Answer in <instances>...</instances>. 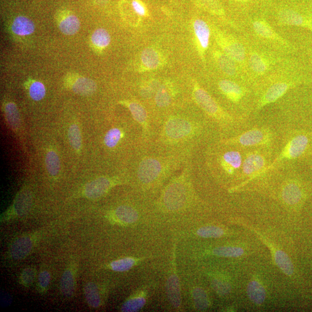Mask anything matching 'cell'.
<instances>
[{"mask_svg":"<svg viewBox=\"0 0 312 312\" xmlns=\"http://www.w3.org/2000/svg\"><path fill=\"white\" fill-rule=\"evenodd\" d=\"M214 131L218 133L207 119L202 120L186 115H169L158 127L150 148L162 152H192Z\"/></svg>","mask_w":312,"mask_h":312,"instance_id":"1","label":"cell"},{"mask_svg":"<svg viewBox=\"0 0 312 312\" xmlns=\"http://www.w3.org/2000/svg\"><path fill=\"white\" fill-rule=\"evenodd\" d=\"M141 150L136 173L139 182L144 185L159 182L180 170L189 161L192 154L162 152L152 148Z\"/></svg>","mask_w":312,"mask_h":312,"instance_id":"2","label":"cell"},{"mask_svg":"<svg viewBox=\"0 0 312 312\" xmlns=\"http://www.w3.org/2000/svg\"><path fill=\"white\" fill-rule=\"evenodd\" d=\"M192 97L218 131L219 139L236 136L247 129L249 118L231 113L197 82L192 85Z\"/></svg>","mask_w":312,"mask_h":312,"instance_id":"3","label":"cell"},{"mask_svg":"<svg viewBox=\"0 0 312 312\" xmlns=\"http://www.w3.org/2000/svg\"><path fill=\"white\" fill-rule=\"evenodd\" d=\"M245 150L222 143L219 140L207 146L205 160L208 170L230 188L239 183Z\"/></svg>","mask_w":312,"mask_h":312,"instance_id":"4","label":"cell"},{"mask_svg":"<svg viewBox=\"0 0 312 312\" xmlns=\"http://www.w3.org/2000/svg\"><path fill=\"white\" fill-rule=\"evenodd\" d=\"M300 82V77L287 69H277L258 80L252 86L253 113H259L265 107L277 102Z\"/></svg>","mask_w":312,"mask_h":312,"instance_id":"5","label":"cell"},{"mask_svg":"<svg viewBox=\"0 0 312 312\" xmlns=\"http://www.w3.org/2000/svg\"><path fill=\"white\" fill-rule=\"evenodd\" d=\"M311 146L310 134L297 131H283L279 148L271 164L256 178L266 173L291 166L293 162L305 156L311 149Z\"/></svg>","mask_w":312,"mask_h":312,"instance_id":"6","label":"cell"},{"mask_svg":"<svg viewBox=\"0 0 312 312\" xmlns=\"http://www.w3.org/2000/svg\"><path fill=\"white\" fill-rule=\"evenodd\" d=\"M282 133L271 126H256L246 129L236 136L219 139V141L243 150L267 148L277 150Z\"/></svg>","mask_w":312,"mask_h":312,"instance_id":"7","label":"cell"},{"mask_svg":"<svg viewBox=\"0 0 312 312\" xmlns=\"http://www.w3.org/2000/svg\"><path fill=\"white\" fill-rule=\"evenodd\" d=\"M244 150L239 183L234 187L241 186L256 178L271 164L276 152V150L267 148Z\"/></svg>","mask_w":312,"mask_h":312,"instance_id":"8","label":"cell"},{"mask_svg":"<svg viewBox=\"0 0 312 312\" xmlns=\"http://www.w3.org/2000/svg\"><path fill=\"white\" fill-rule=\"evenodd\" d=\"M247 71L250 72L247 83L252 86L271 72L273 68L282 63V59L272 53L250 48L247 49Z\"/></svg>","mask_w":312,"mask_h":312,"instance_id":"9","label":"cell"},{"mask_svg":"<svg viewBox=\"0 0 312 312\" xmlns=\"http://www.w3.org/2000/svg\"><path fill=\"white\" fill-rule=\"evenodd\" d=\"M179 176L168 185L163 196L164 205L171 211H178L186 205L187 200L186 183L189 178L191 164L189 161L182 169Z\"/></svg>","mask_w":312,"mask_h":312,"instance_id":"10","label":"cell"},{"mask_svg":"<svg viewBox=\"0 0 312 312\" xmlns=\"http://www.w3.org/2000/svg\"><path fill=\"white\" fill-rule=\"evenodd\" d=\"M215 40L220 49L227 56L236 61L242 70L247 72V48L233 36L215 26H212Z\"/></svg>","mask_w":312,"mask_h":312,"instance_id":"11","label":"cell"},{"mask_svg":"<svg viewBox=\"0 0 312 312\" xmlns=\"http://www.w3.org/2000/svg\"><path fill=\"white\" fill-rule=\"evenodd\" d=\"M252 29L256 36L265 41L277 44L284 49L290 50L291 45L277 33L272 26L263 19H254L252 22Z\"/></svg>","mask_w":312,"mask_h":312,"instance_id":"12","label":"cell"},{"mask_svg":"<svg viewBox=\"0 0 312 312\" xmlns=\"http://www.w3.org/2000/svg\"><path fill=\"white\" fill-rule=\"evenodd\" d=\"M277 24L280 26L299 27L312 31V17L289 8L280 10L277 13Z\"/></svg>","mask_w":312,"mask_h":312,"instance_id":"13","label":"cell"},{"mask_svg":"<svg viewBox=\"0 0 312 312\" xmlns=\"http://www.w3.org/2000/svg\"><path fill=\"white\" fill-rule=\"evenodd\" d=\"M193 29L198 53L203 62H205V53L210 45L211 29L207 23L200 19L194 21Z\"/></svg>","mask_w":312,"mask_h":312,"instance_id":"14","label":"cell"},{"mask_svg":"<svg viewBox=\"0 0 312 312\" xmlns=\"http://www.w3.org/2000/svg\"><path fill=\"white\" fill-rule=\"evenodd\" d=\"M213 55L216 63L223 74L233 79L240 76V67L236 61L227 56L221 50L214 49Z\"/></svg>","mask_w":312,"mask_h":312,"instance_id":"15","label":"cell"},{"mask_svg":"<svg viewBox=\"0 0 312 312\" xmlns=\"http://www.w3.org/2000/svg\"><path fill=\"white\" fill-rule=\"evenodd\" d=\"M256 233L261 238V240H263L264 244L267 245L269 249H270L272 253L273 260H274L277 267L287 276H290L293 274L294 266L287 254L283 252V250L274 247L270 243L268 242L263 237H262L256 231Z\"/></svg>","mask_w":312,"mask_h":312,"instance_id":"16","label":"cell"},{"mask_svg":"<svg viewBox=\"0 0 312 312\" xmlns=\"http://www.w3.org/2000/svg\"><path fill=\"white\" fill-rule=\"evenodd\" d=\"M113 181L108 177H99L88 183L84 189L86 197L91 199L101 197L113 186Z\"/></svg>","mask_w":312,"mask_h":312,"instance_id":"17","label":"cell"},{"mask_svg":"<svg viewBox=\"0 0 312 312\" xmlns=\"http://www.w3.org/2000/svg\"><path fill=\"white\" fill-rule=\"evenodd\" d=\"M175 94V90L171 85L167 83L160 84L154 95L155 106L161 110L168 109L172 105Z\"/></svg>","mask_w":312,"mask_h":312,"instance_id":"18","label":"cell"},{"mask_svg":"<svg viewBox=\"0 0 312 312\" xmlns=\"http://www.w3.org/2000/svg\"><path fill=\"white\" fill-rule=\"evenodd\" d=\"M33 241L28 237L18 239L11 246L10 253L15 260H21L28 256L33 248Z\"/></svg>","mask_w":312,"mask_h":312,"instance_id":"19","label":"cell"},{"mask_svg":"<svg viewBox=\"0 0 312 312\" xmlns=\"http://www.w3.org/2000/svg\"><path fill=\"white\" fill-rule=\"evenodd\" d=\"M166 290L172 305L178 308L181 304L180 287L178 277L175 273L169 277L166 283Z\"/></svg>","mask_w":312,"mask_h":312,"instance_id":"20","label":"cell"},{"mask_svg":"<svg viewBox=\"0 0 312 312\" xmlns=\"http://www.w3.org/2000/svg\"><path fill=\"white\" fill-rule=\"evenodd\" d=\"M247 294L250 300L257 305L265 301L266 291L263 285L257 280H252L248 284Z\"/></svg>","mask_w":312,"mask_h":312,"instance_id":"21","label":"cell"},{"mask_svg":"<svg viewBox=\"0 0 312 312\" xmlns=\"http://www.w3.org/2000/svg\"><path fill=\"white\" fill-rule=\"evenodd\" d=\"M72 89L76 94L79 95H91L97 89V84L94 80L81 77L76 79L72 84Z\"/></svg>","mask_w":312,"mask_h":312,"instance_id":"22","label":"cell"},{"mask_svg":"<svg viewBox=\"0 0 312 312\" xmlns=\"http://www.w3.org/2000/svg\"><path fill=\"white\" fill-rule=\"evenodd\" d=\"M34 29L33 22L25 17H18L12 25V30L18 36H29L34 32Z\"/></svg>","mask_w":312,"mask_h":312,"instance_id":"23","label":"cell"},{"mask_svg":"<svg viewBox=\"0 0 312 312\" xmlns=\"http://www.w3.org/2000/svg\"><path fill=\"white\" fill-rule=\"evenodd\" d=\"M115 217L121 222L126 224H132L136 222L139 218V215L134 207L127 205L119 206L115 211Z\"/></svg>","mask_w":312,"mask_h":312,"instance_id":"24","label":"cell"},{"mask_svg":"<svg viewBox=\"0 0 312 312\" xmlns=\"http://www.w3.org/2000/svg\"><path fill=\"white\" fill-rule=\"evenodd\" d=\"M141 63L148 69H155L160 65V56L155 49L148 48L141 53Z\"/></svg>","mask_w":312,"mask_h":312,"instance_id":"25","label":"cell"},{"mask_svg":"<svg viewBox=\"0 0 312 312\" xmlns=\"http://www.w3.org/2000/svg\"><path fill=\"white\" fill-rule=\"evenodd\" d=\"M124 137L125 133L122 129L113 127L108 131L104 136V144L108 148L114 149L117 147Z\"/></svg>","mask_w":312,"mask_h":312,"instance_id":"26","label":"cell"},{"mask_svg":"<svg viewBox=\"0 0 312 312\" xmlns=\"http://www.w3.org/2000/svg\"><path fill=\"white\" fill-rule=\"evenodd\" d=\"M59 29L61 32L65 35H68V36L74 35L78 32L80 29L79 19L74 15H69L61 21Z\"/></svg>","mask_w":312,"mask_h":312,"instance_id":"27","label":"cell"},{"mask_svg":"<svg viewBox=\"0 0 312 312\" xmlns=\"http://www.w3.org/2000/svg\"><path fill=\"white\" fill-rule=\"evenodd\" d=\"M84 291L88 305L94 308L98 307L101 305V298L95 284L92 282L87 283L84 287Z\"/></svg>","mask_w":312,"mask_h":312,"instance_id":"28","label":"cell"},{"mask_svg":"<svg viewBox=\"0 0 312 312\" xmlns=\"http://www.w3.org/2000/svg\"><path fill=\"white\" fill-rule=\"evenodd\" d=\"M60 289L62 294L66 296H71L75 291V280L71 271H65L60 282Z\"/></svg>","mask_w":312,"mask_h":312,"instance_id":"29","label":"cell"},{"mask_svg":"<svg viewBox=\"0 0 312 312\" xmlns=\"http://www.w3.org/2000/svg\"><path fill=\"white\" fill-rule=\"evenodd\" d=\"M7 120L11 128L17 131L20 125V117L15 104L13 102L7 103L5 108Z\"/></svg>","mask_w":312,"mask_h":312,"instance_id":"30","label":"cell"},{"mask_svg":"<svg viewBox=\"0 0 312 312\" xmlns=\"http://www.w3.org/2000/svg\"><path fill=\"white\" fill-rule=\"evenodd\" d=\"M46 167L50 175L55 176L59 174L60 161L59 156L53 150H50L45 158Z\"/></svg>","mask_w":312,"mask_h":312,"instance_id":"31","label":"cell"},{"mask_svg":"<svg viewBox=\"0 0 312 312\" xmlns=\"http://www.w3.org/2000/svg\"><path fill=\"white\" fill-rule=\"evenodd\" d=\"M214 255L223 257H240L244 254V249L235 246H222L213 250Z\"/></svg>","mask_w":312,"mask_h":312,"instance_id":"32","label":"cell"},{"mask_svg":"<svg viewBox=\"0 0 312 312\" xmlns=\"http://www.w3.org/2000/svg\"><path fill=\"white\" fill-rule=\"evenodd\" d=\"M195 306L199 310H205L210 306V300L206 292L202 288H195L192 291Z\"/></svg>","mask_w":312,"mask_h":312,"instance_id":"33","label":"cell"},{"mask_svg":"<svg viewBox=\"0 0 312 312\" xmlns=\"http://www.w3.org/2000/svg\"><path fill=\"white\" fill-rule=\"evenodd\" d=\"M91 41L92 44L98 48L107 47L110 44L111 37L106 30L99 29L95 30L92 35Z\"/></svg>","mask_w":312,"mask_h":312,"instance_id":"34","label":"cell"},{"mask_svg":"<svg viewBox=\"0 0 312 312\" xmlns=\"http://www.w3.org/2000/svg\"><path fill=\"white\" fill-rule=\"evenodd\" d=\"M68 137L72 147L77 151H79L82 147V136L78 125H72L69 127Z\"/></svg>","mask_w":312,"mask_h":312,"instance_id":"35","label":"cell"},{"mask_svg":"<svg viewBox=\"0 0 312 312\" xmlns=\"http://www.w3.org/2000/svg\"><path fill=\"white\" fill-rule=\"evenodd\" d=\"M32 203V198L30 194L22 193L18 196L15 204V212L18 215H23L28 213Z\"/></svg>","mask_w":312,"mask_h":312,"instance_id":"36","label":"cell"},{"mask_svg":"<svg viewBox=\"0 0 312 312\" xmlns=\"http://www.w3.org/2000/svg\"><path fill=\"white\" fill-rule=\"evenodd\" d=\"M198 236L205 238H217L224 236L225 230L217 226H209L201 227L196 232Z\"/></svg>","mask_w":312,"mask_h":312,"instance_id":"37","label":"cell"},{"mask_svg":"<svg viewBox=\"0 0 312 312\" xmlns=\"http://www.w3.org/2000/svg\"><path fill=\"white\" fill-rule=\"evenodd\" d=\"M146 299L143 297H137L131 299L123 304L122 311L126 312L139 311L144 307Z\"/></svg>","mask_w":312,"mask_h":312,"instance_id":"38","label":"cell"},{"mask_svg":"<svg viewBox=\"0 0 312 312\" xmlns=\"http://www.w3.org/2000/svg\"><path fill=\"white\" fill-rule=\"evenodd\" d=\"M136 261L132 258H125L115 261L111 264L113 270L117 272H125L132 268Z\"/></svg>","mask_w":312,"mask_h":312,"instance_id":"39","label":"cell"},{"mask_svg":"<svg viewBox=\"0 0 312 312\" xmlns=\"http://www.w3.org/2000/svg\"><path fill=\"white\" fill-rule=\"evenodd\" d=\"M202 6L211 13L218 16H224L225 13L218 0H200Z\"/></svg>","mask_w":312,"mask_h":312,"instance_id":"40","label":"cell"},{"mask_svg":"<svg viewBox=\"0 0 312 312\" xmlns=\"http://www.w3.org/2000/svg\"><path fill=\"white\" fill-rule=\"evenodd\" d=\"M29 93L30 97L35 101H40L45 95V86L41 82H35L30 86Z\"/></svg>","mask_w":312,"mask_h":312,"instance_id":"41","label":"cell"},{"mask_svg":"<svg viewBox=\"0 0 312 312\" xmlns=\"http://www.w3.org/2000/svg\"><path fill=\"white\" fill-rule=\"evenodd\" d=\"M213 286L215 291L220 295L228 294L231 291L230 284L221 279H214L213 281Z\"/></svg>","mask_w":312,"mask_h":312,"instance_id":"42","label":"cell"},{"mask_svg":"<svg viewBox=\"0 0 312 312\" xmlns=\"http://www.w3.org/2000/svg\"><path fill=\"white\" fill-rule=\"evenodd\" d=\"M36 273L32 268H26L21 275V281L25 286H29L33 282Z\"/></svg>","mask_w":312,"mask_h":312,"instance_id":"43","label":"cell"},{"mask_svg":"<svg viewBox=\"0 0 312 312\" xmlns=\"http://www.w3.org/2000/svg\"><path fill=\"white\" fill-rule=\"evenodd\" d=\"M51 281V275L49 272L44 271L40 273L38 276V283L42 288H45L49 286Z\"/></svg>","mask_w":312,"mask_h":312,"instance_id":"44","label":"cell"},{"mask_svg":"<svg viewBox=\"0 0 312 312\" xmlns=\"http://www.w3.org/2000/svg\"><path fill=\"white\" fill-rule=\"evenodd\" d=\"M132 6L134 10L136 13L140 15V16H145L146 14V10L145 7L137 0H133L132 2Z\"/></svg>","mask_w":312,"mask_h":312,"instance_id":"45","label":"cell"},{"mask_svg":"<svg viewBox=\"0 0 312 312\" xmlns=\"http://www.w3.org/2000/svg\"><path fill=\"white\" fill-rule=\"evenodd\" d=\"M1 303L2 306H7L10 305L11 303V298L10 296L3 293L1 296Z\"/></svg>","mask_w":312,"mask_h":312,"instance_id":"46","label":"cell"},{"mask_svg":"<svg viewBox=\"0 0 312 312\" xmlns=\"http://www.w3.org/2000/svg\"><path fill=\"white\" fill-rule=\"evenodd\" d=\"M100 5H105L109 0H96Z\"/></svg>","mask_w":312,"mask_h":312,"instance_id":"47","label":"cell"},{"mask_svg":"<svg viewBox=\"0 0 312 312\" xmlns=\"http://www.w3.org/2000/svg\"><path fill=\"white\" fill-rule=\"evenodd\" d=\"M235 2H236L239 3H246L249 2V0H234Z\"/></svg>","mask_w":312,"mask_h":312,"instance_id":"48","label":"cell"}]
</instances>
